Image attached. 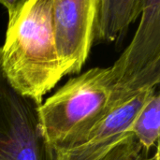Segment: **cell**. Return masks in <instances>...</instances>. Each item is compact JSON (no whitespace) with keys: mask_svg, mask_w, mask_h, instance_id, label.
<instances>
[{"mask_svg":"<svg viewBox=\"0 0 160 160\" xmlns=\"http://www.w3.org/2000/svg\"><path fill=\"white\" fill-rule=\"evenodd\" d=\"M8 11L1 70L8 83L38 106L65 76L52 23V0H0Z\"/></svg>","mask_w":160,"mask_h":160,"instance_id":"1","label":"cell"},{"mask_svg":"<svg viewBox=\"0 0 160 160\" xmlns=\"http://www.w3.org/2000/svg\"><path fill=\"white\" fill-rule=\"evenodd\" d=\"M142 150L135 137L128 133L117 141L98 160H159L158 150L152 158H144Z\"/></svg>","mask_w":160,"mask_h":160,"instance_id":"8","label":"cell"},{"mask_svg":"<svg viewBox=\"0 0 160 160\" xmlns=\"http://www.w3.org/2000/svg\"><path fill=\"white\" fill-rule=\"evenodd\" d=\"M98 0H52L54 45L64 74L81 72L94 44Z\"/></svg>","mask_w":160,"mask_h":160,"instance_id":"5","label":"cell"},{"mask_svg":"<svg viewBox=\"0 0 160 160\" xmlns=\"http://www.w3.org/2000/svg\"><path fill=\"white\" fill-rule=\"evenodd\" d=\"M138 29L120 57L110 67L109 112L160 82V1L144 0Z\"/></svg>","mask_w":160,"mask_h":160,"instance_id":"3","label":"cell"},{"mask_svg":"<svg viewBox=\"0 0 160 160\" xmlns=\"http://www.w3.org/2000/svg\"><path fill=\"white\" fill-rule=\"evenodd\" d=\"M110 68H93L69 79L38 107L40 134L50 150L82 143L109 113Z\"/></svg>","mask_w":160,"mask_h":160,"instance_id":"2","label":"cell"},{"mask_svg":"<svg viewBox=\"0 0 160 160\" xmlns=\"http://www.w3.org/2000/svg\"><path fill=\"white\" fill-rule=\"evenodd\" d=\"M144 0H98L94 42L115 41L141 16Z\"/></svg>","mask_w":160,"mask_h":160,"instance_id":"6","label":"cell"},{"mask_svg":"<svg viewBox=\"0 0 160 160\" xmlns=\"http://www.w3.org/2000/svg\"><path fill=\"white\" fill-rule=\"evenodd\" d=\"M38 107L8 83L0 66V160H51Z\"/></svg>","mask_w":160,"mask_h":160,"instance_id":"4","label":"cell"},{"mask_svg":"<svg viewBox=\"0 0 160 160\" xmlns=\"http://www.w3.org/2000/svg\"><path fill=\"white\" fill-rule=\"evenodd\" d=\"M160 130V96L156 90L134 119L128 133L132 134L142 149L149 150L158 144Z\"/></svg>","mask_w":160,"mask_h":160,"instance_id":"7","label":"cell"}]
</instances>
